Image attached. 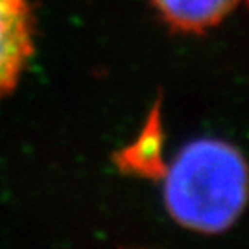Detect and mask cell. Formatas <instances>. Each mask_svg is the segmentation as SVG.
Masks as SVG:
<instances>
[{
	"label": "cell",
	"instance_id": "obj_1",
	"mask_svg": "<svg viewBox=\"0 0 249 249\" xmlns=\"http://www.w3.org/2000/svg\"><path fill=\"white\" fill-rule=\"evenodd\" d=\"M248 199L242 155L222 141L187 144L164 172V203L188 229L216 234L238 220Z\"/></svg>",
	"mask_w": 249,
	"mask_h": 249
},
{
	"label": "cell",
	"instance_id": "obj_2",
	"mask_svg": "<svg viewBox=\"0 0 249 249\" xmlns=\"http://www.w3.org/2000/svg\"><path fill=\"white\" fill-rule=\"evenodd\" d=\"M32 52L34 28L26 0H0V96L17 85Z\"/></svg>",
	"mask_w": 249,
	"mask_h": 249
},
{
	"label": "cell",
	"instance_id": "obj_3",
	"mask_svg": "<svg viewBox=\"0 0 249 249\" xmlns=\"http://www.w3.org/2000/svg\"><path fill=\"white\" fill-rule=\"evenodd\" d=\"M172 26L199 32L218 24L240 0H153Z\"/></svg>",
	"mask_w": 249,
	"mask_h": 249
},
{
	"label": "cell",
	"instance_id": "obj_4",
	"mask_svg": "<svg viewBox=\"0 0 249 249\" xmlns=\"http://www.w3.org/2000/svg\"><path fill=\"white\" fill-rule=\"evenodd\" d=\"M157 144H159L157 135L144 133V137L133 148V153H139V155H137V157H131V166L148 172V170H150V164L153 162L151 157L157 155Z\"/></svg>",
	"mask_w": 249,
	"mask_h": 249
}]
</instances>
